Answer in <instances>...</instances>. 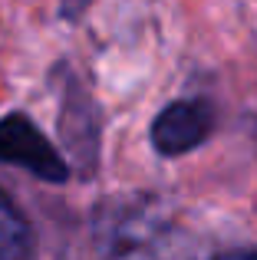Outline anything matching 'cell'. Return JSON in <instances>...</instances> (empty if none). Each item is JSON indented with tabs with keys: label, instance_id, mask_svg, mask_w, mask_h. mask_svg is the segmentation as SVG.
Wrapping results in <instances>:
<instances>
[{
	"label": "cell",
	"instance_id": "cell-1",
	"mask_svg": "<svg viewBox=\"0 0 257 260\" xmlns=\"http://www.w3.org/2000/svg\"><path fill=\"white\" fill-rule=\"evenodd\" d=\"M0 161L20 165L46 181H63L70 172L59 152H53V145L40 135V128L23 115H7L0 122Z\"/></svg>",
	"mask_w": 257,
	"mask_h": 260
},
{
	"label": "cell",
	"instance_id": "cell-2",
	"mask_svg": "<svg viewBox=\"0 0 257 260\" xmlns=\"http://www.w3.org/2000/svg\"><path fill=\"white\" fill-rule=\"evenodd\" d=\"M211 132V109L205 102H172L158 119L152 122V142L162 155H181L205 142Z\"/></svg>",
	"mask_w": 257,
	"mask_h": 260
},
{
	"label": "cell",
	"instance_id": "cell-3",
	"mask_svg": "<svg viewBox=\"0 0 257 260\" xmlns=\"http://www.w3.org/2000/svg\"><path fill=\"white\" fill-rule=\"evenodd\" d=\"M26 247H30L26 221L17 214L10 198L0 191V260H23Z\"/></svg>",
	"mask_w": 257,
	"mask_h": 260
},
{
	"label": "cell",
	"instance_id": "cell-4",
	"mask_svg": "<svg viewBox=\"0 0 257 260\" xmlns=\"http://www.w3.org/2000/svg\"><path fill=\"white\" fill-rule=\"evenodd\" d=\"M214 260H257V250H241V254H221Z\"/></svg>",
	"mask_w": 257,
	"mask_h": 260
}]
</instances>
